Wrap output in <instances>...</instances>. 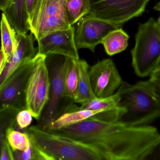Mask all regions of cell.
Here are the masks:
<instances>
[{"instance_id":"7402d4cb","label":"cell","mask_w":160,"mask_h":160,"mask_svg":"<svg viewBox=\"0 0 160 160\" xmlns=\"http://www.w3.org/2000/svg\"><path fill=\"white\" fill-rule=\"evenodd\" d=\"M19 111L13 108H8L0 112V154L2 147L7 141L8 131L15 127L16 116Z\"/></svg>"},{"instance_id":"4fadbf2b","label":"cell","mask_w":160,"mask_h":160,"mask_svg":"<svg viewBox=\"0 0 160 160\" xmlns=\"http://www.w3.org/2000/svg\"><path fill=\"white\" fill-rule=\"evenodd\" d=\"M18 47L15 52L9 58L0 76V88L11 73L19 66L32 60L37 54L38 49L34 47L33 34H18Z\"/></svg>"},{"instance_id":"603a6c76","label":"cell","mask_w":160,"mask_h":160,"mask_svg":"<svg viewBox=\"0 0 160 160\" xmlns=\"http://www.w3.org/2000/svg\"><path fill=\"white\" fill-rule=\"evenodd\" d=\"M7 141L13 151H24L30 143L28 134L24 131L21 132L14 127L10 128L8 131Z\"/></svg>"},{"instance_id":"f546056e","label":"cell","mask_w":160,"mask_h":160,"mask_svg":"<svg viewBox=\"0 0 160 160\" xmlns=\"http://www.w3.org/2000/svg\"><path fill=\"white\" fill-rule=\"evenodd\" d=\"M13 0H0V10L4 12L10 7Z\"/></svg>"},{"instance_id":"4316f807","label":"cell","mask_w":160,"mask_h":160,"mask_svg":"<svg viewBox=\"0 0 160 160\" xmlns=\"http://www.w3.org/2000/svg\"><path fill=\"white\" fill-rule=\"evenodd\" d=\"M142 160H160V134L144 153Z\"/></svg>"},{"instance_id":"1f68e13d","label":"cell","mask_w":160,"mask_h":160,"mask_svg":"<svg viewBox=\"0 0 160 160\" xmlns=\"http://www.w3.org/2000/svg\"><path fill=\"white\" fill-rule=\"evenodd\" d=\"M150 81L151 82V84H152V86H153V88H154V91H155V93H156L157 97H158V99L160 104V86L158 85L157 84L153 82L151 80H150Z\"/></svg>"},{"instance_id":"5bb4252c","label":"cell","mask_w":160,"mask_h":160,"mask_svg":"<svg viewBox=\"0 0 160 160\" xmlns=\"http://www.w3.org/2000/svg\"><path fill=\"white\" fill-rule=\"evenodd\" d=\"M105 111H107V110L81 109L76 105L71 104L66 112L58 116L45 129L57 130L85 120H97L99 114Z\"/></svg>"},{"instance_id":"484cf974","label":"cell","mask_w":160,"mask_h":160,"mask_svg":"<svg viewBox=\"0 0 160 160\" xmlns=\"http://www.w3.org/2000/svg\"><path fill=\"white\" fill-rule=\"evenodd\" d=\"M32 116L30 111L24 109L19 111L16 116V125L17 129L22 130L28 128L32 121Z\"/></svg>"},{"instance_id":"7c38bea8","label":"cell","mask_w":160,"mask_h":160,"mask_svg":"<svg viewBox=\"0 0 160 160\" xmlns=\"http://www.w3.org/2000/svg\"><path fill=\"white\" fill-rule=\"evenodd\" d=\"M75 34V28L73 26L68 29L48 33L37 40V54L45 56L57 54L79 59Z\"/></svg>"},{"instance_id":"ffe728a7","label":"cell","mask_w":160,"mask_h":160,"mask_svg":"<svg viewBox=\"0 0 160 160\" xmlns=\"http://www.w3.org/2000/svg\"><path fill=\"white\" fill-rule=\"evenodd\" d=\"M90 10V0H67L66 14L68 23L73 26Z\"/></svg>"},{"instance_id":"5b68a950","label":"cell","mask_w":160,"mask_h":160,"mask_svg":"<svg viewBox=\"0 0 160 160\" xmlns=\"http://www.w3.org/2000/svg\"><path fill=\"white\" fill-rule=\"evenodd\" d=\"M68 57L63 55L51 54L46 57V63L49 73L50 87L48 101L38 120L39 126L47 129L62 114L65 95V75Z\"/></svg>"},{"instance_id":"44dd1931","label":"cell","mask_w":160,"mask_h":160,"mask_svg":"<svg viewBox=\"0 0 160 160\" xmlns=\"http://www.w3.org/2000/svg\"><path fill=\"white\" fill-rule=\"evenodd\" d=\"M120 96L117 92L106 97H95L81 104V109L87 110H113L119 106Z\"/></svg>"},{"instance_id":"3957f363","label":"cell","mask_w":160,"mask_h":160,"mask_svg":"<svg viewBox=\"0 0 160 160\" xmlns=\"http://www.w3.org/2000/svg\"><path fill=\"white\" fill-rule=\"evenodd\" d=\"M48 160H102L92 148L39 126L22 130Z\"/></svg>"},{"instance_id":"9c48e42d","label":"cell","mask_w":160,"mask_h":160,"mask_svg":"<svg viewBox=\"0 0 160 160\" xmlns=\"http://www.w3.org/2000/svg\"><path fill=\"white\" fill-rule=\"evenodd\" d=\"M89 75L96 97L110 96L117 92L123 83L112 59L99 61L89 67Z\"/></svg>"},{"instance_id":"ba28073f","label":"cell","mask_w":160,"mask_h":160,"mask_svg":"<svg viewBox=\"0 0 160 160\" xmlns=\"http://www.w3.org/2000/svg\"><path fill=\"white\" fill-rule=\"evenodd\" d=\"M34 58L16 69L0 88V112L8 108L26 109L25 90Z\"/></svg>"},{"instance_id":"836d02e7","label":"cell","mask_w":160,"mask_h":160,"mask_svg":"<svg viewBox=\"0 0 160 160\" xmlns=\"http://www.w3.org/2000/svg\"><path fill=\"white\" fill-rule=\"evenodd\" d=\"M157 21H158V22L160 24V14L159 17L158 18V19L157 20Z\"/></svg>"},{"instance_id":"7a4b0ae2","label":"cell","mask_w":160,"mask_h":160,"mask_svg":"<svg viewBox=\"0 0 160 160\" xmlns=\"http://www.w3.org/2000/svg\"><path fill=\"white\" fill-rule=\"evenodd\" d=\"M117 92L119 106L126 112L119 121L132 126H142L160 116V104L150 80L130 84L123 81Z\"/></svg>"},{"instance_id":"9a60e30c","label":"cell","mask_w":160,"mask_h":160,"mask_svg":"<svg viewBox=\"0 0 160 160\" xmlns=\"http://www.w3.org/2000/svg\"><path fill=\"white\" fill-rule=\"evenodd\" d=\"M3 13L17 34H25L30 31L25 0H13L11 5Z\"/></svg>"},{"instance_id":"277c9868","label":"cell","mask_w":160,"mask_h":160,"mask_svg":"<svg viewBox=\"0 0 160 160\" xmlns=\"http://www.w3.org/2000/svg\"><path fill=\"white\" fill-rule=\"evenodd\" d=\"M131 55L132 67L139 77L150 76L160 66V24L154 18L139 24Z\"/></svg>"},{"instance_id":"8fae6325","label":"cell","mask_w":160,"mask_h":160,"mask_svg":"<svg viewBox=\"0 0 160 160\" xmlns=\"http://www.w3.org/2000/svg\"><path fill=\"white\" fill-rule=\"evenodd\" d=\"M118 28L109 22L85 15L78 21L75 33V40L77 49H88L94 52L97 45L111 31Z\"/></svg>"},{"instance_id":"30bf717a","label":"cell","mask_w":160,"mask_h":160,"mask_svg":"<svg viewBox=\"0 0 160 160\" xmlns=\"http://www.w3.org/2000/svg\"><path fill=\"white\" fill-rule=\"evenodd\" d=\"M67 0H43L39 10L35 31L36 39L43 37L48 33L68 29L69 25L66 14Z\"/></svg>"},{"instance_id":"cb8c5ba5","label":"cell","mask_w":160,"mask_h":160,"mask_svg":"<svg viewBox=\"0 0 160 160\" xmlns=\"http://www.w3.org/2000/svg\"><path fill=\"white\" fill-rule=\"evenodd\" d=\"M30 145L28 148L24 151L12 150L14 160H48V157L39 150L30 138Z\"/></svg>"},{"instance_id":"e0dca14e","label":"cell","mask_w":160,"mask_h":160,"mask_svg":"<svg viewBox=\"0 0 160 160\" xmlns=\"http://www.w3.org/2000/svg\"><path fill=\"white\" fill-rule=\"evenodd\" d=\"M129 36L121 28L113 30L102 40L105 52L110 56L125 50L128 45Z\"/></svg>"},{"instance_id":"f1b7e54d","label":"cell","mask_w":160,"mask_h":160,"mask_svg":"<svg viewBox=\"0 0 160 160\" xmlns=\"http://www.w3.org/2000/svg\"><path fill=\"white\" fill-rule=\"evenodd\" d=\"M149 80L160 86V66L150 75Z\"/></svg>"},{"instance_id":"52a82bcc","label":"cell","mask_w":160,"mask_h":160,"mask_svg":"<svg viewBox=\"0 0 160 160\" xmlns=\"http://www.w3.org/2000/svg\"><path fill=\"white\" fill-rule=\"evenodd\" d=\"M149 0H90L87 15L115 24L118 28L145 11Z\"/></svg>"},{"instance_id":"4dcf8cb0","label":"cell","mask_w":160,"mask_h":160,"mask_svg":"<svg viewBox=\"0 0 160 160\" xmlns=\"http://www.w3.org/2000/svg\"><path fill=\"white\" fill-rule=\"evenodd\" d=\"M7 61L5 57L4 54L2 50L0 49V76L2 73L5 66L6 64Z\"/></svg>"},{"instance_id":"2e32d148","label":"cell","mask_w":160,"mask_h":160,"mask_svg":"<svg viewBox=\"0 0 160 160\" xmlns=\"http://www.w3.org/2000/svg\"><path fill=\"white\" fill-rule=\"evenodd\" d=\"M78 82L73 101L82 104L96 97L92 89L89 75V66L86 61L77 59Z\"/></svg>"},{"instance_id":"6da1fadb","label":"cell","mask_w":160,"mask_h":160,"mask_svg":"<svg viewBox=\"0 0 160 160\" xmlns=\"http://www.w3.org/2000/svg\"><path fill=\"white\" fill-rule=\"evenodd\" d=\"M51 131L93 148L102 160H142L160 134L150 126H132L119 120L94 119Z\"/></svg>"},{"instance_id":"d6a6232c","label":"cell","mask_w":160,"mask_h":160,"mask_svg":"<svg viewBox=\"0 0 160 160\" xmlns=\"http://www.w3.org/2000/svg\"><path fill=\"white\" fill-rule=\"evenodd\" d=\"M154 9L156 11H158L160 14V1L156 4V5L154 6Z\"/></svg>"},{"instance_id":"d4e9b609","label":"cell","mask_w":160,"mask_h":160,"mask_svg":"<svg viewBox=\"0 0 160 160\" xmlns=\"http://www.w3.org/2000/svg\"><path fill=\"white\" fill-rule=\"evenodd\" d=\"M43 0H25L28 22L31 33L34 34Z\"/></svg>"},{"instance_id":"ac0fdd59","label":"cell","mask_w":160,"mask_h":160,"mask_svg":"<svg viewBox=\"0 0 160 160\" xmlns=\"http://www.w3.org/2000/svg\"><path fill=\"white\" fill-rule=\"evenodd\" d=\"M0 30L2 40L1 49L2 51L7 62L16 51L18 47V41L17 33L11 27L3 12L2 14Z\"/></svg>"},{"instance_id":"83f0119b","label":"cell","mask_w":160,"mask_h":160,"mask_svg":"<svg viewBox=\"0 0 160 160\" xmlns=\"http://www.w3.org/2000/svg\"><path fill=\"white\" fill-rule=\"evenodd\" d=\"M0 160H14L13 151L8 142L2 147L0 154Z\"/></svg>"},{"instance_id":"e575fe53","label":"cell","mask_w":160,"mask_h":160,"mask_svg":"<svg viewBox=\"0 0 160 160\" xmlns=\"http://www.w3.org/2000/svg\"></svg>"},{"instance_id":"d6986e66","label":"cell","mask_w":160,"mask_h":160,"mask_svg":"<svg viewBox=\"0 0 160 160\" xmlns=\"http://www.w3.org/2000/svg\"><path fill=\"white\" fill-rule=\"evenodd\" d=\"M77 59L68 57L65 75V95L68 99L73 101L77 91L78 82Z\"/></svg>"},{"instance_id":"8992f818","label":"cell","mask_w":160,"mask_h":160,"mask_svg":"<svg viewBox=\"0 0 160 160\" xmlns=\"http://www.w3.org/2000/svg\"><path fill=\"white\" fill-rule=\"evenodd\" d=\"M46 57L37 54L34 58L25 90L26 109L38 121L49 99L50 81Z\"/></svg>"}]
</instances>
